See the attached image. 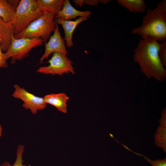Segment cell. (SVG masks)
<instances>
[{
  "label": "cell",
  "mask_w": 166,
  "mask_h": 166,
  "mask_svg": "<svg viewBox=\"0 0 166 166\" xmlns=\"http://www.w3.org/2000/svg\"><path fill=\"white\" fill-rule=\"evenodd\" d=\"M160 45L157 41L139 39L133 57L134 61L138 64L140 71L146 78H154L159 81H162L166 78V69L158 55Z\"/></svg>",
  "instance_id": "6da1fadb"
},
{
  "label": "cell",
  "mask_w": 166,
  "mask_h": 166,
  "mask_svg": "<svg viewBox=\"0 0 166 166\" xmlns=\"http://www.w3.org/2000/svg\"><path fill=\"white\" fill-rule=\"evenodd\" d=\"M131 33L139 34L145 41H166V14L156 7L148 9L142 24L133 28Z\"/></svg>",
  "instance_id": "7a4b0ae2"
},
{
  "label": "cell",
  "mask_w": 166,
  "mask_h": 166,
  "mask_svg": "<svg viewBox=\"0 0 166 166\" xmlns=\"http://www.w3.org/2000/svg\"><path fill=\"white\" fill-rule=\"evenodd\" d=\"M55 17L51 14H44L31 22L22 32L14 35V37L15 38H40L46 42L55 30L57 23Z\"/></svg>",
  "instance_id": "3957f363"
},
{
  "label": "cell",
  "mask_w": 166,
  "mask_h": 166,
  "mask_svg": "<svg viewBox=\"0 0 166 166\" xmlns=\"http://www.w3.org/2000/svg\"><path fill=\"white\" fill-rule=\"evenodd\" d=\"M43 14L38 6L36 0L20 1L12 24L14 35L22 32L31 22Z\"/></svg>",
  "instance_id": "277c9868"
},
{
  "label": "cell",
  "mask_w": 166,
  "mask_h": 166,
  "mask_svg": "<svg viewBox=\"0 0 166 166\" xmlns=\"http://www.w3.org/2000/svg\"><path fill=\"white\" fill-rule=\"evenodd\" d=\"M43 42L40 38H15L12 34L10 45L4 53L5 57L6 60L11 58V63L14 64L16 61H21L27 57L33 48L42 45Z\"/></svg>",
  "instance_id": "5b68a950"
},
{
  "label": "cell",
  "mask_w": 166,
  "mask_h": 166,
  "mask_svg": "<svg viewBox=\"0 0 166 166\" xmlns=\"http://www.w3.org/2000/svg\"><path fill=\"white\" fill-rule=\"evenodd\" d=\"M48 65L39 67L37 70L38 73L45 74H57L62 76L64 73H75L73 62L67 55L62 53L56 52L53 53L48 61Z\"/></svg>",
  "instance_id": "8992f818"
},
{
  "label": "cell",
  "mask_w": 166,
  "mask_h": 166,
  "mask_svg": "<svg viewBox=\"0 0 166 166\" xmlns=\"http://www.w3.org/2000/svg\"><path fill=\"white\" fill-rule=\"evenodd\" d=\"M14 88L13 97L22 100V106L26 109H30L33 114H36L38 111L43 110L46 107L47 104L43 98L35 96L17 84L14 85Z\"/></svg>",
  "instance_id": "52a82bcc"
},
{
  "label": "cell",
  "mask_w": 166,
  "mask_h": 166,
  "mask_svg": "<svg viewBox=\"0 0 166 166\" xmlns=\"http://www.w3.org/2000/svg\"><path fill=\"white\" fill-rule=\"evenodd\" d=\"M53 34L49 38L47 42H45V50L41 57L40 61L42 62L45 59H47L52 53L58 52L68 55L64 39L61 37L59 30L58 24L57 23Z\"/></svg>",
  "instance_id": "ba28073f"
},
{
  "label": "cell",
  "mask_w": 166,
  "mask_h": 166,
  "mask_svg": "<svg viewBox=\"0 0 166 166\" xmlns=\"http://www.w3.org/2000/svg\"><path fill=\"white\" fill-rule=\"evenodd\" d=\"M88 18L85 17H80L74 21L65 20L60 18L55 19L57 24L61 25L63 28L65 33L64 40L68 47H70L73 45V34L77 26Z\"/></svg>",
  "instance_id": "9c48e42d"
},
{
  "label": "cell",
  "mask_w": 166,
  "mask_h": 166,
  "mask_svg": "<svg viewBox=\"0 0 166 166\" xmlns=\"http://www.w3.org/2000/svg\"><path fill=\"white\" fill-rule=\"evenodd\" d=\"M91 14L89 10L80 11L76 10L68 0H65L61 10L55 16V18H60L64 20H70L78 17L88 18Z\"/></svg>",
  "instance_id": "30bf717a"
},
{
  "label": "cell",
  "mask_w": 166,
  "mask_h": 166,
  "mask_svg": "<svg viewBox=\"0 0 166 166\" xmlns=\"http://www.w3.org/2000/svg\"><path fill=\"white\" fill-rule=\"evenodd\" d=\"M159 125L155 135V145L166 152V108L162 110L159 120Z\"/></svg>",
  "instance_id": "8fae6325"
},
{
  "label": "cell",
  "mask_w": 166,
  "mask_h": 166,
  "mask_svg": "<svg viewBox=\"0 0 166 166\" xmlns=\"http://www.w3.org/2000/svg\"><path fill=\"white\" fill-rule=\"evenodd\" d=\"M43 98L46 104L53 106L63 113H67V102L69 97L65 93L50 94L45 96Z\"/></svg>",
  "instance_id": "7c38bea8"
},
{
  "label": "cell",
  "mask_w": 166,
  "mask_h": 166,
  "mask_svg": "<svg viewBox=\"0 0 166 166\" xmlns=\"http://www.w3.org/2000/svg\"><path fill=\"white\" fill-rule=\"evenodd\" d=\"M65 0H37L39 10L44 14H49L55 16L61 10Z\"/></svg>",
  "instance_id": "4fadbf2b"
},
{
  "label": "cell",
  "mask_w": 166,
  "mask_h": 166,
  "mask_svg": "<svg viewBox=\"0 0 166 166\" xmlns=\"http://www.w3.org/2000/svg\"><path fill=\"white\" fill-rule=\"evenodd\" d=\"M13 25L5 22L0 17V42L3 52L7 51L10 45L11 36L13 34Z\"/></svg>",
  "instance_id": "5bb4252c"
},
{
  "label": "cell",
  "mask_w": 166,
  "mask_h": 166,
  "mask_svg": "<svg viewBox=\"0 0 166 166\" xmlns=\"http://www.w3.org/2000/svg\"><path fill=\"white\" fill-rule=\"evenodd\" d=\"M118 3L129 12L133 13H142L146 9V4L143 0H117Z\"/></svg>",
  "instance_id": "9a60e30c"
},
{
  "label": "cell",
  "mask_w": 166,
  "mask_h": 166,
  "mask_svg": "<svg viewBox=\"0 0 166 166\" xmlns=\"http://www.w3.org/2000/svg\"><path fill=\"white\" fill-rule=\"evenodd\" d=\"M16 9L8 0H0V17L5 22L12 24L13 22Z\"/></svg>",
  "instance_id": "2e32d148"
},
{
  "label": "cell",
  "mask_w": 166,
  "mask_h": 166,
  "mask_svg": "<svg viewBox=\"0 0 166 166\" xmlns=\"http://www.w3.org/2000/svg\"><path fill=\"white\" fill-rule=\"evenodd\" d=\"M25 147L23 145H18L16 151V159L12 165L7 161H5L2 163L0 166H28L23 164L24 162L22 159V155L24 151Z\"/></svg>",
  "instance_id": "e0dca14e"
},
{
  "label": "cell",
  "mask_w": 166,
  "mask_h": 166,
  "mask_svg": "<svg viewBox=\"0 0 166 166\" xmlns=\"http://www.w3.org/2000/svg\"><path fill=\"white\" fill-rule=\"evenodd\" d=\"M158 55L160 61L163 65L166 68V41L160 43Z\"/></svg>",
  "instance_id": "ac0fdd59"
},
{
  "label": "cell",
  "mask_w": 166,
  "mask_h": 166,
  "mask_svg": "<svg viewBox=\"0 0 166 166\" xmlns=\"http://www.w3.org/2000/svg\"><path fill=\"white\" fill-rule=\"evenodd\" d=\"M136 154L142 156L148 161L151 165L152 166H166V158L164 159L159 160L156 159V160H152L148 158L141 155L138 153H135Z\"/></svg>",
  "instance_id": "d6986e66"
},
{
  "label": "cell",
  "mask_w": 166,
  "mask_h": 166,
  "mask_svg": "<svg viewBox=\"0 0 166 166\" xmlns=\"http://www.w3.org/2000/svg\"><path fill=\"white\" fill-rule=\"evenodd\" d=\"M7 61L2 50L0 42V68H5L8 67Z\"/></svg>",
  "instance_id": "ffe728a7"
},
{
  "label": "cell",
  "mask_w": 166,
  "mask_h": 166,
  "mask_svg": "<svg viewBox=\"0 0 166 166\" xmlns=\"http://www.w3.org/2000/svg\"><path fill=\"white\" fill-rule=\"evenodd\" d=\"M156 7L162 12L166 14V0H163L158 3Z\"/></svg>",
  "instance_id": "44dd1931"
},
{
  "label": "cell",
  "mask_w": 166,
  "mask_h": 166,
  "mask_svg": "<svg viewBox=\"0 0 166 166\" xmlns=\"http://www.w3.org/2000/svg\"><path fill=\"white\" fill-rule=\"evenodd\" d=\"M100 0H83V2L89 6H95L100 3Z\"/></svg>",
  "instance_id": "7402d4cb"
},
{
  "label": "cell",
  "mask_w": 166,
  "mask_h": 166,
  "mask_svg": "<svg viewBox=\"0 0 166 166\" xmlns=\"http://www.w3.org/2000/svg\"><path fill=\"white\" fill-rule=\"evenodd\" d=\"M9 2L11 4L12 6L16 9L20 1L19 0H8Z\"/></svg>",
  "instance_id": "603a6c76"
},
{
  "label": "cell",
  "mask_w": 166,
  "mask_h": 166,
  "mask_svg": "<svg viewBox=\"0 0 166 166\" xmlns=\"http://www.w3.org/2000/svg\"><path fill=\"white\" fill-rule=\"evenodd\" d=\"M72 1L76 4L77 6H81L84 4L83 0H74Z\"/></svg>",
  "instance_id": "cb8c5ba5"
},
{
  "label": "cell",
  "mask_w": 166,
  "mask_h": 166,
  "mask_svg": "<svg viewBox=\"0 0 166 166\" xmlns=\"http://www.w3.org/2000/svg\"><path fill=\"white\" fill-rule=\"evenodd\" d=\"M2 130H3V128L2 125L1 124H0V138L2 136Z\"/></svg>",
  "instance_id": "d4e9b609"
},
{
  "label": "cell",
  "mask_w": 166,
  "mask_h": 166,
  "mask_svg": "<svg viewBox=\"0 0 166 166\" xmlns=\"http://www.w3.org/2000/svg\"><path fill=\"white\" fill-rule=\"evenodd\" d=\"M29 166H31V165H29Z\"/></svg>",
  "instance_id": "484cf974"
}]
</instances>
